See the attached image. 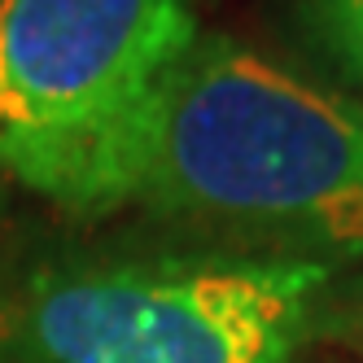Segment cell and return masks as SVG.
<instances>
[{"mask_svg":"<svg viewBox=\"0 0 363 363\" xmlns=\"http://www.w3.org/2000/svg\"><path fill=\"white\" fill-rule=\"evenodd\" d=\"M267 258H363V101L197 35L153 106L132 197Z\"/></svg>","mask_w":363,"mask_h":363,"instance_id":"cell-1","label":"cell"},{"mask_svg":"<svg viewBox=\"0 0 363 363\" xmlns=\"http://www.w3.org/2000/svg\"><path fill=\"white\" fill-rule=\"evenodd\" d=\"M193 40L189 0H0V175L74 215L127 206Z\"/></svg>","mask_w":363,"mask_h":363,"instance_id":"cell-2","label":"cell"},{"mask_svg":"<svg viewBox=\"0 0 363 363\" xmlns=\"http://www.w3.org/2000/svg\"><path fill=\"white\" fill-rule=\"evenodd\" d=\"M333 267L302 258H140L31 276L9 302L18 363H294Z\"/></svg>","mask_w":363,"mask_h":363,"instance_id":"cell-3","label":"cell"},{"mask_svg":"<svg viewBox=\"0 0 363 363\" xmlns=\"http://www.w3.org/2000/svg\"><path fill=\"white\" fill-rule=\"evenodd\" d=\"M294 22L333 70L363 84V0H294Z\"/></svg>","mask_w":363,"mask_h":363,"instance_id":"cell-4","label":"cell"},{"mask_svg":"<svg viewBox=\"0 0 363 363\" xmlns=\"http://www.w3.org/2000/svg\"><path fill=\"white\" fill-rule=\"evenodd\" d=\"M320 333H333L337 342H346L354 354H363V284H359V289H350L342 302L328 298V311H324Z\"/></svg>","mask_w":363,"mask_h":363,"instance_id":"cell-5","label":"cell"}]
</instances>
